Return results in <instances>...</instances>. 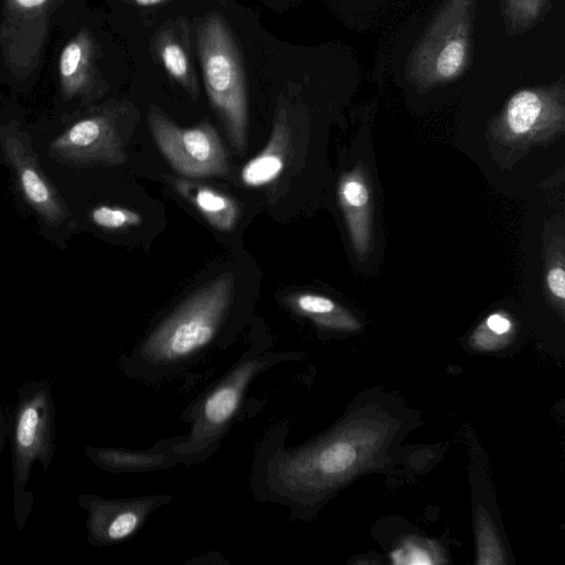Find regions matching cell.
<instances>
[{
    "label": "cell",
    "instance_id": "obj_20",
    "mask_svg": "<svg viewBox=\"0 0 565 565\" xmlns=\"http://www.w3.org/2000/svg\"><path fill=\"white\" fill-rule=\"evenodd\" d=\"M138 525V516L131 511L124 512L116 516L108 527V536L119 540L128 536Z\"/></svg>",
    "mask_w": 565,
    "mask_h": 565
},
{
    "label": "cell",
    "instance_id": "obj_15",
    "mask_svg": "<svg viewBox=\"0 0 565 565\" xmlns=\"http://www.w3.org/2000/svg\"><path fill=\"white\" fill-rule=\"evenodd\" d=\"M90 220L98 227L115 231L140 225L142 216L130 209L102 204L90 211Z\"/></svg>",
    "mask_w": 565,
    "mask_h": 565
},
{
    "label": "cell",
    "instance_id": "obj_10",
    "mask_svg": "<svg viewBox=\"0 0 565 565\" xmlns=\"http://www.w3.org/2000/svg\"><path fill=\"white\" fill-rule=\"evenodd\" d=\"M174 186L213 227L223 232L234 228L239 210L231 196L209 185L186 179H177Z\"/></svg>",
    "mask_w": 565,
    "mask_h": 565
},
{
    "label": "cell",
    "instance_id": "obj_17",
    "mask_svg": "<svg viewBox=\"0 0 565 565\" xmlns=\"http://www.w3.org/2000/svg\"><path fill=\"white\" fill-rule=\"evenodd\" d=\"M237 402V390L234 386H223L206 399L204 415L210 423L222 424L234 414Z\"/></svg>",
    "mask_w": 565,
    "mask_h": 565
},
{
    "label": "cell",
    "instance_id": "obj_22",
    "mask_svg": "<svg viewBox=\"0 0 565 565\" xmlns=\"http://www.w3.org/2000/svg\"><path fill=\"white\" fill-rule=\"evenodd\" d=\"M486 324L495 334H504L511 329V321L500 313L489 316Z\"/></svg>",
    "mask_w": 565,
    "mask_h": 565
},
{
    "label": "cell",
    "instance_id": "obj_6",
    "mask_svg": "<svg viewBox=\"0 0 565 565\" xmlns=\"http://www.w3.org/2000/svg\"><path fill=\"white\" fill-rule=\"evenodd\" d=\"M1 147L25 200L36 214L50 226L65 223L70 218V211L42 170L25 134L18 128L2 129Z\"/></svg>",
    "mask_w": 565,
    "mask_h": 565
},
{
    "label": "cell",
    "instance_id": "obj_23",
    "mask_svg": "<svg viewBox=\"0 0 565 565\" xmlns=\"http://www.w3.org/2000/svg\"><path fill=\"white\" fill-rule=\"evenodd\" d=\"M129 1L137 6H140V7H152V6L161 4L169 0H129Z\"/></svg>",
    "mask_w": 565,
    "mask_h": 565
},
{
    "label": "cell",
    "instance_id": "obj_21",
    "mask_svg": "<svg viewBox=\"0 0 565 565\" xmlns=\"http://www.w3.org/2000/svg\"><path fill=\"white\" fill-rule=\"evenodd\" d=\"M546 284L550 292L561 301L565 297V271L562 266H554L546 275Z\"/></svg>",
    "mask_w": 565,
    "mask_h": 565
},
{
    "label": "cell",
    "instance_id": "obj_14",
    "mask_svg": "<svg viewBox=\"0 0 565 565\" xmlns=\"http://www.w3.org/2000/svg\"><path fill=\"white\" fill-rule=\"evenodd\" d=\"M289 303L299 312L323 323L333 326L350 323L342 309L324 296L309 292L297 294L289 297Z\"/></svg>",
    "mask_w": 565,
    "mask_h": 565
},
{
    "label": "cell",
    "instance_id": "obj_1",
    "mask_svg": "<svg viewBox=\"0 0 565 565\" xmlns=\"http://www.w3.org/2000/svg\"><path fill=\"white\" fill-rule=\"evenodd\" d=\"M477 0H427L394 34L390 74L415 95L470 86L478 75Z\"/></svg>",
    "mask_w": 565,
    "mask_h": 565
},
{
    "label": "cell",
    "instance_id": "obj_11",
    "mask_svg": "<svg viewBox=\"0 0 565 565\" xmlns=\"http://www.w3.org/2000/svg\"><path fill=\"white\" fill-rule=\"evenodd\" d=\"M94 46L86 32L78 33L62 50L60 78L64 96L74 97L87 93L93 70Z\"/></svg>",
    "mask_w": 565,
    "mask_h": 565
},
{
    "label": "cell",
    "instance_id": "obj_5",
    "mask_svg": "<svg viewBox=\"0 0 565 565\" xmlns=\"http://www.w3.org/2000/svg\"><path fill=\"white\" fill-rule=\"evenodd\" d=\"M148 122L159 150L179 173L190 178L228 174L226 150L209 121L182 128L152 106L148 113Z\"/></svg>",
    "mask_w": 565,
    "mask_h": 565
},
{
    "label": "cell",
    "instance_id": "obj_19",
    "mask_svg": "<svg viewBox=\"0 0 565 565\" xmlns=\"http://www.w3.org/2000/svg\"><path fill=\"white\" fill-rule=\"evenodd\" d=\"M39 422L36 407L29 406L23 409L17 428V440L21 449H29L34 444Z\"/></svg>",
    "mask_w": 565,
    "mask_h": 565
},
{
    "label": "cell",
    "instance_id": "obj_16",
    "mask_svg": "<svg viewBox=\"0 0 565 565\" xmlns=\"http://www.w3.org/2000/svg\"><path fill=\"white\" fill-rule=\"evenodd\" d=\"M358 30L370 29L382 20L401 0H347Z\"/></svg>",
    "mask_w": 565,
    "mask_h": 565
},
{
    "label": "cell",
    "instance_id": "obj_8",
    "mask_svg": "<svg viewBox=\"0 0 565 565\" xmlns=\"http://www.w3.org/2000/svg\"><path fill=\"white\" fill-rule=\"evenodd\" d=\"M338 193L354 249L362 257L371 242V198L362 172L343 175Z\"/></svg>",
    "mask_w": 565,
    "mask_h": 565
},
{
    "label": "cell",
    "instance_id": "obj_18",
    "mask_svg": "<svg viewBox=\"0 0 565 565\" xmlns=\"http://www.w3.org/2000/svg\"><path fill=\"white\" fill-rule=\"evenodd\" d=\"M354 448L348 443H335L319 456V466L327 473H338L348 469L355 460Z\"/></svg>",
    "mask_w": 565,
    "mask_h": 565
},
{
    "label": "cell",
    "instance_id": "obj_12",
    "mask_svg": "<svg viewBox=\"0 0 565 565\" xmlns=\"http://www.w3.org/2000/svg\"><path fill=\"white\" fill-rule=\"evenodd\" d=\"M156 52L169 76L195 98L198 83L194 68L184 45L172 29H166L159 34L156 41Z\"/></svg>",
    "mask_w": 565,
    "mask_h": 565
},
{
    "label": "cell",
    "instance_id": "obj_3",
    "mask_svg": "<svg viewBox=\"0 0 565 565\" xmlns=\"http://www.w3.org/2000/svg\"><path fill=\"white\" fill-rule=\"evenodd\" d=\"M198 51L210 103L222 120L231 145L246 151L247 96L241 53L218 13L209 14L198 28Z\"/></svg>",
    "mask_w": 565,
    "mask_h": 565
},
{
    "label": "cell",
    "instance_id": "obj_7",
    "mask_svg": "<svg viewBox=\"0 0 565 565\" xmlns=\"http://www.w3.org/2000/svg\"><path fill=\"white\" fill-rule=\"evenodd\" d=\"M49 153L70 166H116L126 159L114 119L102 113L73 122L51 142Z\"/></svg>",
    "mask_w": 565,
    "mask_h": 565
},
{
    "label": "cell",
    "instance_id": "obj_2",
    "mask_svg": "<svg viewBox=\"0 0 565 565\" xmlns=\"http://www.w3.org/2000/svg\"><path fill=\"white\" fill-rule=\"evenodd\" d=\"M478 75L565 73V0H477Z\"/></svg>",
    "mask_w": 565,
    "mask_h": 565
},
{
    "label": "cell",
    "instance_id": "obj_9",
    "mask_svg": "<svg viewBox=\"0 0 565 565\" xmlns=\"http://www.w3.org/2000/svg\"><path fill=\"white\" fill-rule=\"evenodd\" d=\"M290 137L287 113L284 108H279L265 149L250 159L242 169L243 183L256 188L274 181L285 167L290 148Z\"/></svg>",
    "mask_w": 565,
    "mask_h": 565
},
{
    "label": "cell",
    "instance_id": "obj_4",
    "mask_svg": "<svg viewBox=\"0 0 565 565\" xmlns=\"http://www.w3.org/2000/svg\"><path fill=\"white\" fill-rule=\"evenodd\" d=\"M232 290L233 276L225 273L194 292L152 334L149 351L174 359L206 344L230 305Z\"/></svg>",
    "mask_w": 565,
    "mask_h": 565
},
{
    "label": "cell",
    "instance_id": "obj_13",
    "mask_svg": "<svg viewBox=\"0 0 565 565\" xmlns=\"http://www.w3.org/2000/svg\"><path fill=\"white\" fill-rule=\"evenodd\" d=\"M53 0H8L6 9V22L8 26L7 42L20 43L26 28H32L31 22L41 20L44 22L45 13L51 9Z\"/></svg>",
    "mask_w": 565,
    "mask_h": 565
}]
</instances>
